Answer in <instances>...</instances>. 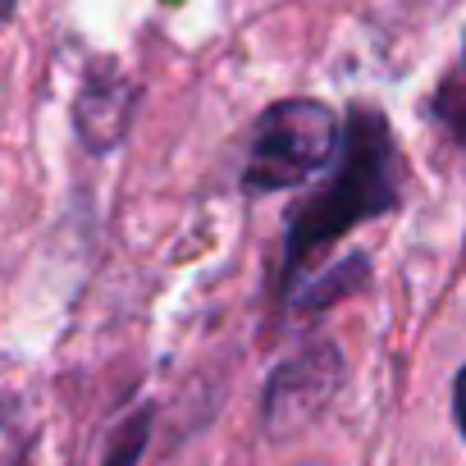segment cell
I'll use <instances>...</instances> for the list:
<instances>
[{
    "label": "cell",
    "instance_id": "6da1fadb",
    "mask_svg": "<svg viewBox=\"0 0 466 466\" xmlns=\"http://www.w3.org/2000/svg\"><path fill=\"white\" fill-rule=\"evenodd\" d=\"M402 201V183H398V147L393 133L384 124V115L375 110H352L348 133H339V169L334 183L311 197L289 233V270H298L311 252L329 248L334 238L361 219H375L384 210H393Z\"/></svg>",
    "mask_w": 466,
    "mask_h": 466
},
{
    "label": "cell",
    "instance_id": "7a4b0ae2",
    "mask_svg": "<svg viewBox=\"0 0 466 466\" xmlns=\"http://www.w3.org/2000/svg\"><path fill=\"white\" fill-rule=\"evenodd\" d=\"M339 151V115L325 101H279L270 106L248 147L243 187L248 192H279L293 183H307L316 169H325Z\"/></svg>",
    "mask_w": 466,
    "mask_h": 466
},
{
    "label": "cell",
    "instance_id": "3957f363",
    "mask_svg": "<svg viewBox=\"0 0 466 466\" xmlns=\"http://www.w3.org/2000/svg\"><path fill=\"white\" fill-rule=\"evenodd\" d=\"M133 101H137V92L128 78H119L115 69H96L87 78V87L78 92V110H74L83 142L92 151H110L133 119Z\"/></svg>",
    "mask_w": 466,
    "mask_h": 466
},
{
    "label": "cell",
    "instance_id": "277c9868",
    "mask_svg": "<svg viewBox=\"0 0 466 466\" xmlns=\"http://www.w3.org/2000/svg\"><path fill=\"white\" fill-rule=\"evenodd\" d=\"M24 448H28L24 407H19L10 393H0V466H19Z\"/></svg>",
    "mask_w": 466,
    "mask_h": 466
}]
</instances>
